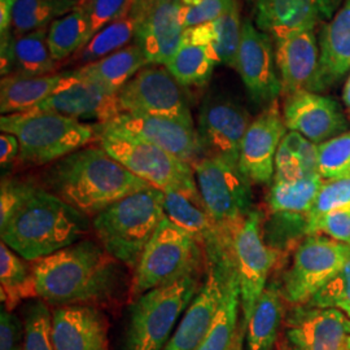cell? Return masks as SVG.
Segmentation results:
<instances>
[{"mask_svg": "<svg viewBox=\"0 0 350 350\" xmlns=\"http://www.w3.org/2000/svg\"><path fill=\"white\" fill-rule=\"evenodd\" d=\"M130 14L135 20L134 43L148 64L165 65L182 43L180 0H134Z\"/></svg>", "mask_w": 350, "mask_h": 350, "instance_id": "cell-13", "label": "cell"}, {"mask_svg": "<svg viewBox=\"0 0 350 350\" xmlns=\"http://www.w3.org/2000/svg\"><path fill=\"white\" fill-rule=\"evenodd\" d=\"M23 350H55L52 342V312L43 300L31 302L25 310Z\"/></svg>", "mask_w": 350, "mask_h": 350, "instance_id": "cell-39", "label": "cell"}, {"mask_svg": "<svg viewBox=\"0 0 350 350\" xmlns=\"http://www.w3.org/2000/svg\"><path fill=\"white\" fill-rule=\"evenodd\" d=\"M133 3L134 0H86L81 8L90 23L91 38L113 21L126 17Z\"/></svg>", "mask_w": 350, "mask_h": 350, "instance_id": "cell-45", "label": "cell"}, {"mask_svg": "<svg viewBox=\"0 0 350 350\" xmlns=\"http://www.w3.org/2000/svg\"><path fill=\"white\" fill-rule=\"evenodd\" d=\"M275 43L282 92L286 95L299 91L315 92L321 57L315 29L278 38Z\"/></svg>", "mask_w": 350, "mask_h": 350, "instance_id": "cell-24", "label": "cell"}, {"mask_svg": "<svg viewBox=\"0 0 350 350\" xmlns=\"http://www.w3.org/2000/svg\"><path fill=\"white\" fill-rule=\"evenodd\" d=\"M350 169V131L318 144V173L327 180L347 178Z\"/></svg>", "mask_w": 350, "mask_h": 350, "instance_id": "cell-40", "label": "cell"}, {"mask_svg": "<svg viewBox=\"0 0 350 350\" xmlns=\"http://www.w3.org/2000/svg\"><path fill=\"white\" fill-rule=\"evenodd\" d=\"M109 325L94 305H66L52 310L55 350H109Z\"/></svg>", "mask_w": 350, "mask_h": 350, "instance_id": "cell-23", "label": "cell"}, {"mask_svg": "<svg viewBox=\"0 0 350 350\" xmlns=\"http://www.w3.org/2000/svg\"><path fill=\"white\" fill-rule=\"evenodd\" d=\"M282 113L289 131L299 133L314 144L344 134L348 127L338 103L312 91L287 95Z\"/></svg>", "mask_w": 350, "mask_h": 350, "instance_id": "cell-19", "label": "cell"}, {"mask_svg": "<svg viewBox=\"0 0 350 350\" xmlns=\"http://www.w3.org/2000/svg\"><path fill=\"white\" fill-rule=\"evenodd\" d=\"M117 263L99 243L81 240L31 263L38 299L53 306L108 300L118 282Z\"/></svg>", "mask_w": 350, "mask_h": 350, "instance_id": "cell-2", "label": "cell"}, {"mask_svg": "<svg viewBox=\"0 0 350 350\" xmlns=\"http://www.w3.org/2000/svg\"><path fill=\"white\" fill-rule=\"evenodd\" d=\"M0 288L1 302L8 312L23 301L38 299L37 284L31 266L7 244H0Z\"/></svg>", "mask_w": 350, "mask_h": 350, "instance_id": "cell-33", "label": "cell"}, {"mask_svg": "<svg viewBox=\"0 0 350 350\" xmlns=\"http://www.w3.org/2000/svg\"><path fill=\"white\" fill-rule=\"evenodd\" d=\"M16 0H0V37L12 34L13 7Z\"/></svg>", "mask_w": 350, "mask_h": 350, "instance_id": "cell-49", "label": "cell"}, {"mask_svg": "<svg viewBox=\"0 0 350 350\" xmlns=\"http://www.w3.org/2000/svg\"><path fill=\"white\" fill-rule=\"evenodd\" d=\"M165 66L182 86L191 88L206 85L215 64L205 47L180 43L179 49Z\"/></svg>", "mask_w": 350, "mask_h": 350, "instance_id": "cell-37", "label": "cell"}, {"mask_svg": "<svg viewBox=\"0 0 350 350\" xmlns=\"http://www.w3.org/2000/svg\"><path fill=\"white\" fill-rule=\"evenodd\" d=\"M340 0H253L256 25L274 40L315 29L336 13Z\"/></svg>", "mask_w": 350, "mask_h": 350, "instance_id": "cell-21", "label": "cell"}, {"mask_svg": "<svg viewBox=\"0 0 350 350\" xmlns=\"http://www.w3.org/2000/svg\"><path fill=\"white\" fill-rule=\"evenodd\" d=\"M262 213L253 209L234 237V260L238 271L243 325L262 295L269 275L283 263V254L263 238Z\"/></svg>", "mask_w": 350, "mask_h": 350, "instance_id": "cell-11", "label": "cell"}, {"mask_svg": "<svg viewBox=\"0 0 350 350\" xmlns=\"http://www.w3.org/2000/svg\"><path fill=\"white\" fill-rule=\"evenodd\" d=\"M241 25L237 1L228 12L215 21L186 29L182 43L202 46L208 50L215 65L235 68L241 39Z\"/></svg>", "mask_w": 350, "mask_h": 350, "instance_id": "cell-29", "label": "cell"}, {"mask_svg": "<svg viewBox=\"0 0 350 350\" xmlns=\"http://www.w3.org/2000/svg\"><path fill=\"white\" fill-rule=\"evenodd\" d=\"M135 20L129 13L126 17L113 21L98 31L88 40V44L78 52L75 59L85 65L98 62L113 52L129 46V42L134 40L135 38Z\"/></svg>", "mask_w": 350, "mask_h": 350, "instance_id": "cell-38", "label": "cell"}, {"mask_svg": "<svg viewBox=\"0 0 350 350\" xmlns=\"http://www.w3.org/2000/svg\"><path fill=\"white\" fill-rule=\"evenodd\" d=\"M72 73L63 75H10L1 77L0 82V111L3 114L27 112L53 94L75 82Z\"/></svg>", "mask_w": 350, "mask_h": 350, "instance_id": "cell-28", "label": "cell"}, {"mask_svg": "<svg viewBox=\"0 0 350 350\" xmlns=\"http://www.w3.org/2000/svg\"><path fill=\"white\" fill-rule=\"evenodd\" d=\"M31 180H24L17 178H3L0 186V227L12 218L26 201L29 200L39 188Z\"/></svg>", "mask_w": 350, "mask_h": 350, "instance_id": "cell-43", "label": "cell"}, {"mask_svg": "<svg viewBox=\"0 0 350 350\" xmlns=\"http://www.w3.org/2000/svg\"><path fill=\"white\" fill-rule=\"evenodd\" d=\"M165 215L176 226L186 230L200 243L205 257H221L232 253V245L224 237L206 211L199 188L163 192Z\"/></svg>", "mask_w": 350, "mask_h": 350, "instance_id": "cell-22", "label": "cell"}, {"mask_svg": "<svg viewBox=\"0 0 350 350\" xmlns=\"http://www.w3.org/2000/svg\"><path fill=\"white\" fill-rule=\"evenodd\" d=\"M51 1H62V3H70V4H75L78 8H81L86 0H51Z\"/></svg>", "mask_w": 350, "mask_h": 350, "instance_id": "cell-51", "label": "cell"}, {"mask_svg": "<svg viewBox=\"0 0 350 350\" xmlns=\"http://www.w3.org/2000/svg\"><path fill=\"white\" fill-rule=\"evenodd\" d=\"M325 182L319 174L302 176L289 182L274 179L267 195L269 212L270 214L308 217Z\"/></svg>", "mask_w": 350, "mask_h": 350, "instance_id": "cell-32", "label": "cell"}, {"mask_svg": "<svg viewBox=\"0 0 350 350\" xmlns=\"http://www.w3.org/2000/svg\"><path fill=\"white\" fill-rule=\"evenodd\" d=\"M323 234L350 247V211L329 213L312 227L309 235Z\"/></svg>", "mask_w": 350, "mask_h": 350, "instance_id": "cell-46", "label": "cell"}, {"mask_svg": "<svg viewBox=\"0 0 350 350\" xmlns=\"http://www.w3.org/2000/svg\"><path fill=\"white\" fill-rule=\"evenodd\" d=\"M342 101H344L345 107L349 109L350 112V75L348 77V79H347V83L344 86V90H342Z\"/></svg>", "mask_w": 350, "mask_h": 350, "instance_id": "cell-50", "label": "cell"}, {"mask_svg": "<svg viewBox=\"0 0 350 350\" xmlns=\"http://www.w3.org/2000/svg\"><path fill=\"white\" fill-rule=\"evenodd\" d=\"M24 323L17 315L1 308L0 314V350H23Z\"/></svg>", "mask_w": 350, "mask_h": 350, "instance_id": "cell-47", "label": "cell"}, {"mask_svg": "<svg viewBox=\"0 0 350 350\" xmlns=\"http://www.w3.org/2000/svg\"><path fill=\"white\" fill-rule=\"evenodd\" d=\"M105 125L143 139L189 165L204 157L195 125L166 117L131 113H121Z\"/></svg>", "mask_w": 350, "mask_h": 350, "instance_id": "cell-18", "label": "cell"}, {"mask_svg": "<svg viewBox=\"0 0 350 350\" xmlns=\"http://www.w3.org/2000/svg\"><path fill=\"white\" fill-rule=\"evenodd\" d=\"M284 338L291 350H349L350 317L335 308L292 306Z\"/></svg>", "mask_w": 350, "mask_h": 350, "instance_id": "cell-16", "label": "cell"}, {"mask_svg": "<svg viewBox=\"0 0 350 350\" xmlns=\"http://www.w3.org/2000/svg\"><path fill=\"white\" fill-rule=\"evenodd\" d=\"M338 211H350V176L325 180L308 215V235L319 219Z\"/></svg>", "mask_w": 350, "mask_h": 350, "instance_id": "cell-41", "label": "cell"}, {"mask_svg": "<svg viewBox=\"0 0 350 350\" xmlns=\"http://www.w3.org/2000/svg\"><path fill=\"white\" fill-rule=\"evenodd\" d=\"M49 29H40L23 37H13L10 46V62L12 75L39 77L53 75L56 62L52 57Z\"/></svg>", "mask_w": 350, "mask_h": 350, "instance_id": "cell-34", "label": "cell"}, {"mask_svg": "<svg viewBox=\"0 0 350 350\" xmlns=\"http://www.w3.org/2000/svg\"><path fill=\"white\" fill-rule=\"evenodd\" d=\"M20 156V142L13 134L1 133L0 135V163L3 167L12 163Z\"/></svg>", "mask_w": 350, "mask_h": 350, "instance_id": "cell-48", "label": "cell"}, {"mask_svg": "<svg viewBox=\"0 0 350 350\" xmlns=\"http://www.w3.org/2000/svg\"><path fill=\"white\" fill-rule=\"evenodd\" d=\"M306 305L314 308H335L350 317V258L338 275L318 291Z\"/></svg>", "mask_w": 350, "mask_h": 350, "instance_id": "cell-42", "label": "cell"}, {"mask_svg": "<svg viewBox=\"0 0 350 350\" xmlns=\"http://www.w3.org/2000/svg\"><path fill=\"white\" fill-rule=\"evenodd\" d=\"M91 39V27L82 8L55 20L47 40L55 62H62L82 50Z\"/></svg>", "mask_w": 350, "mask_h": 350, "instance_id": "cell-35", "label": "cell"}, {"mask_svg": "<svg viewBox=\"0 0 350 350\" xmlns=\"http://www.w3.org/2000/svg\"><path fill=\"white\" fill-rule=\"evenodd\" d=\"M206 269L205 253L198 239L163 217L134 270L130 296L137 299L154 288L172 284Z\"/></svg>", "mask_w": 350, "mask_h": 350, "instance_id": "cell-7", "label": "cell"}, {"mask_svg": "<svg viewBox=\"0 0 350 350\" xmlns=\"http://www.w3.org/2000/svg\"><path fill=\"white\" fill-rule=\"evenodd\" d=\"M347 176H350V169H349V172H348V175H347Z\"/></svg>", "mask_w": 350, "mask_h": 350, "instance_id": "cell-54", "label": "cell"}, {"mask_svg": "<svg viewBox=\"0 0 350 350\" xmlns=\"http://www.w3.org/2000/svg\"><path fill=\"white\" fill-rule=\"evenodd\" d=\"M278 350H291L289 345H288L287 340L286 338H283L279 344H278Z\"/></svg>", "mask_w": 350, "mask_h": 350, "instance_id": "cell-52", "label": "cell"}, {"mask_svg": "<svg viewBox=\"0 0 350 350\" xmlns=\"http://www.w3.org/2000/svg\"><path fill=\"white\" fill-rule=\"evenodd\" d=\"M201 199L226 239L234 237L253 211L252 183L239 165L204 156L192 165Z\"/></svg>", "mask_w": 350, "mask_h": 350, "instance_id": "cell-9", "label": "cell"}, {"mask_svg": "<svg viewBox=\"0 0 350 350\" xmlns=\"http://www.w3.org/2000/svg\"><path fill=\"white\" fill-rule=\"evenodd\" d=\"M215 262L222 271V297L212 325L198 350H239L241 332H239V310L241 308L238 271L234 256Z\"/></svg>", "mask_w": 350, "mask_h": 350, "instance_id": "cell-26", "label": "cell"}, {"mask_svg": "<svg viewBox=\"0 0 350 350\" xmlns=\"http://www.w3.org/2000/svg\"><path fill=\"white\" fill-rule=\"evenodd\" d=\"M206 276L163 350H198L206 336L222 297V271L206 261Z\"/></svg>", "mask_w": 350, "mask_h": 350, "instance_id": "cell-25", "label": "cell"}, {"mask_svg": "<svg viewBox=\"0 0 350 350\" xmlns=\"http://www.w3.org/2000/svg\"><path fill=\"white\" fill-rule=\"evenodd\" d=\"M235 69L250 99L260 105H270L282 92L273 38L245 20L241 25Z\"/></svg>", "mask_w": 350, "mask_h": 350, "instance_id": "cell-15", "label": "cell"}, {"mask_svg": "<svg viewBox=\"0 0 350 350\" xmlns=\"http://www.w3.org/2000/svg\"><path fill=\"white\" fill-rule=\"evenodd\" d=\"M286 134L287 126L278 101L250 122L241 143L239 167L252 185H266L274 179L276 152Z\"/></svg>", "mask_w": 350, "mask_h": 350, "instance_id": "cell-17", "label": "cell"}, {"mask_svg": "<svg viewBox=\"0 0 350 350\" xmlns=\"http://www.w3.org/2000/svg\"><path fill=\"white\" fill-rule=\"evenodd\" d=\"M42 182V187L88 218L129 195L152 187L101 147H85L51 163Z\"/></svg>", "mask_w": 350, "mask_h": 350, "instance_id": "cell-1", "label": "cell"}, {"mask_svg": "<svg viewBox=\"0 0 350 350\" xmlns=\"http://www.w3.org/2000/svg\"><path fill=\"white\" fill-rule=\"evenodd\" d=\"M237 3V0H180V23L185 27L215 21Z\"/></svg>", "mask_w": 350, "mask_h": 350, "instance_id": "cell-44", "label": "cell"}, {"mask_svg": "<svg viewBox=\"0 0 350 350\" xmlns=\"http://www.w3.org/2000/svg\"><path fill=\"white\" fill-rule=\"evenodd\" d=\"M1 133L20 142L18 160L27 165H51L98 140V127L57 113L3 114Z\"/></svg>", "mask_w": 350, "mask_h": 350, "instance_id": "cell-5", "label": "cell"}, {"mask_svg": "<svg viewBox=\"0 0 350 350\" xmlns=\"http://www.w3.org/2000/svg\"><path fill=\"white\" fill-rule=\"evenodd\" d=\"M78 10L70 3L51 0H16L13 7V37L46 29L55 20Z\"/></svg>", "mask_w": 350, "mask_h": 350, "instance_id": "cell-36", "label": "cell"}, {"mask_svg": "<svg viewBox=\"0 0 350 350\" xmlns=\"http://www.w3.org/2000/svg\"><path fill=\"white\" fill-rule=\"evenodd\" d=\"M319 70L315 92L336 85L350 72V0H344L319 36Z\"/></svg>", "mask_w": 350, "mask_h": 350, "instance_id": "cell-27", "label": "cell"}, {"mask_svg": "<svg viewBox=\"0 0 350 350\" xmlns=\"http://www.w3.org/2000/svg\"><path fill=\"white\" fill-rule=\"evenodd\" d=\"M284 302L275 282L265 288L250 319L243 325L248 350H274L286 318Z\"/></svg>", "mask_w": 350, "mask_h": 350, "instance_id": "cell-31", "label": "cell"}, {"mask_svg": "<svg viewBox=\"0 0 350 350\" xmlns=\"http://www.w3.org/2000/svg\"><path fill=\"white\" fill-rule=\"evenodd\" d=\"M101 148L126 169L163 192L198 187L192 165L129 133L96 125Z\"/></svg>", "mask_w": 350, "mask_h": 350, "instance_id": "cell-8", "label": "cell"}, {"mask_svg": "<svg viewBox=\"0 0 350 350\" xmlns=\"http://www.w3.org/2000/svg\"><path fill=\"white\" fill-rule=\"evenodd\" d=\"M118 101L122 113L166 117L195 125L186 88L165 65L144 66L118 91Z\"/></svg>", "mask_w": 350, "mask_h": 350, "instance_id": "cell-12", "label": "cell"}, {"mask_svg": "<svg viewBox=\"0 0 350 350\" xmlns=\"http://www.w3.org/2000/svg\"><path fill=\"white\" fill-rule=\"evenodd\" d=\"M31 112L57 113L81 122L92 121L96 125H105L122 113L118 92L78 78L40 103Z\"/></svg>", "mask_w": 350, "mask_h": 350, "instance_id": "cell-20", "label": "cell"}, {"mask_svg": "<svg viewBox=\"0 0 350 350\" xmlns=\"http://www.w3.org/2000/svg\"><path fill=\"white\" fill-rule=\"evenodd\" d=\"M163 191L146 188L117 201L94 217L99 244L117 262L135 270L165 217Z\"/></svg>", "mask_w": 350, "mask_h": 350, "instance_id": "cell-4", "label": "cell"}, {"mask_svg": "<svg viewBox=\"0 0 350 350\" xmlns=\"http://www.w3.org/2000/svg\"><path fill=\"white\" fill-rule=\"evenodd\" d=\"M348 348H349V350H350V338H349V341H348Z\"/></svg>", "mask_w": 350, "mask_h": 350, "instance_id": "cell-53", "label": "cell"}, {"mask_svg": "<svg viewBox=\"0 0 350 350\" xmlns=\"http://www.w3.org/2000/svg\"><path fill=\"white\" fill-rule=\"evenodd\" d=\"M349 258V245L323 234L308 235L293 250L292 261L275 284L287 304L306 305Z\"/></svg>", "mask_w": 350, "mask_h": 350, "instance_id": "cell-10", "label": "cell"}, {"mask_svg": "<svg viewBox=\"0 0 350 350\" xmlns=\"http://www.w3.org/2000/svg\"><path fill=\"white\" fill-rule=\"evenodd\" d=\"M146 65L148 62L144 52L138 44L133 43L98 62L75 69L72 75L78 79L90 81L118 92Z\"/></svg>", "mask_w": 350, "mask_h": 350, "instance_id": "cell-30", "label": "cell"}, {"mask_svg": "<svg viewBox=\"0 0 350 350\" xmlns=\"http://www.w3.org/2000/svg\"><path fill=\"white\" fill-rule=\"evenodd\" d=\"M248 111L225 96H209L201 105L198 135L204 156L239 165L241 143L250 125Z\"/></svg>", "mask_w": 350, "mask_h": 350, "instance_id": "cell-14", "label": "cell"}, {"mask_svg": "<svg viewBox=\"0 0 350 350\" xmlns=\"http://www.w3.org/2000/svg\"><path fill=\"white\" fill-rule=\"evenodd\" d=\"M200 273L140 295L130 308L126 350H163L201 289Z\"/></svg>", "mask_w": 350, "mask_h": 350, "instance_id": "cell-6", "label": "cell"}, {"mask_svg": "<svg viewBox=\"0 0 350 350\" xmlns=\"http://www.w3.org/2000/svg\"><path fill=\"white\" fill-rule=\"evenodd\" d=\"M88 217L43 187L0 227L1 241L26 261H37L86 235Z\"/></svg>", "mask_w": 350, "mask_h": 350, "instance_id": "cell-3", "label": "cell"}]
</instances>
